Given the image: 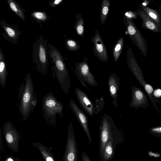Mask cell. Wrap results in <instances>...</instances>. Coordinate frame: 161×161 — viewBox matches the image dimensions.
<instances>
[{
	"mask_svg": "<svg viewBox=\"0 0 161 161\" xmlns=\"http://www.w3.org/2000/svg\"><path fill=\"white\" fill-rule=\"evenodd\" d=\"M48 57L53 64V77L58 81L63 91L69 93L70 81L68 70L64 60L58 49L50 43L48 44Z\"/></svg>",
	"mask_w": 161,
	"mask_h": 161,
	"instance_id": "6da1fadb",
	"label": "cell"
},
{
	"mask_svg": "<svg viewBox=\"0 0 161 161\" xmlns=\"http://www.w3.org/2000/svg\"><path fill=\"white\" fill-rule=\"evenodd\" d=\"M19 98V112L25 121L32 113L37 104V100L34 90L33 84L29 71L25 76V82L20 86L18 92Z\"/></svg>",
	"mask_w": 161,
	"mask_h": 161,
	"instance_id": "7a4b0ae2",
	"label": "cell"
},
{
	"mask_svg": "<svg viewBox=\"0 0 161 161\" xmlns=\"http://www.w3.org/2000/svg\"><path fill=\"white\" fill-rule=\"evenodd\" d=\"M127 59L128 67L140 85L144 88L153 103V107L160 115L161 113L156 105L158 102L159 105L161 103L159 99L156 98L154 95V90L150 84L146 82L143 77L142 70L138 64L133 52L130 47L127 52Z\"/></svg>",
	"mask_w": 161,
	"mask_h": 161,
	"instance_id": "3957f363",
	"label": "cell"
},
{
	"mask_svg": "<svg viewBox=\"0 0 161 161\" xmlns=\"http://www.w3.org/2000/svg\"><path fill=\"white\" fill-rule=\"evenodd\" d=\"M47 39L45 40L41 35L36 38L33 48L32 56L37 69L39 72L45 74L49 65L48 59V47Z\"/></svg>",
	"mask_w": 161,
	"mask_h": 161,
	"instance_id": "277c9868",
	"label": "cell"
},
{
	"mask_svg": "<svg viewBox=\"0 0 161 161\" xmlns=\"http://www.w3.org/2000/svg\"><path fill=\"white\" fill-rule=\"evenodd\" d=\"M63 104L58 101L51 92H49L42 99V109L44 119L49 123L54 125L56 121L57 114L63 118Z\"/></svg>",
	"mask_w": 161,
	"mask_h": 161,
	"instance_id": "5b68a950",
	"label": "cell"
},
{
	"mask_svg": "<svg viewBox=\"0 0 161 161\" xmlns=\"http://www.w3.org/2000/svg\"><path fill=\"white\" fill-rule=\"evenodd\" d=\"M99 130V152L101 158L108 141L111 138L121 134L111 116L106 114L101 119Z\"/></svg>",
	"mask_w": 161,
	"mask_h": 161,
	"instance_id": "8992f818",
	"label": "cell"
},
{
	"mask_svg": "<svg viewBox=\"0 0 161 161\" xmlns=\"http://www.w3.org/2000/svg\"><path fill=\"white\" fill-rule=\"evenodd\" d=\"M127 34L134 43L140 50L145 58L147 52V40L142 36L133 19L123 18Z\"/></svg>",
	"mask_w": 161,
	"mask_h": 161,
	"instance_id": "52a82bcc",
	"label": "cell"
},
{
	"mask_svg": "<svg viewBox=\"0 0 161 161\" xmlns=\"http://www.w3.org/2000/svg\"><path fill=\"white\" fill-rule=\"evenodd\" d=\"M83 58L82 62L76 63L75 72L80 83L90 92L86 83L93 86H97L98 83L90 71L87 59L85 57Z\"/></svg>",
	"mask_w": 161,
	"mask_h": 161,
	"instance_id": "ba28073f",
	"label": "cell"
},
{
	"mask_svg": "<svg viewBox=\"0 0 161 161\" xmlns=\"http://www.w3.org/2000/svg\"><path fill=\"white\" fill-rule=\"evenodd\" d=\"M63 161H77L78 150L72 123H69Z\"/></svg>",
	"mask_w": 161,
	"mask_h": 161,
	"instance_id": "9c48e42d",
	"label": "cell"
},
{
	"mask_svg": "<svg viewBox=\"0 0 161 161\" xmlns=\"http://www.w3.org/2000/svg\"><path fill=\"white\" fill-rule=\"evenodd\" d=\"M132 101L129 103L130 108H134L135 110L141 108L146 109L149 105L147 95L140 88L131 85Z\"/></svg>",
	"mask_w": 161,
	"mask_h": 161,
	"instance_id": "30bf717a",
	"label": "cell"
},
{
	"mask_svg": "<svg viewBox=\"0 0 161 161\" xmlns=\"http://www.w3.org/2000/svg\"><path fill=\"white\" fill-rule=\"evenodd\" d=\"M93 44V54L101 61L104 62L108 61L107 50L104 44L102 37L98 31L95 30V35L91 38Z\"/></svg>",
	"mask_w": 161,
	"mask_h": 161,
	"instance_id": "8fae6325",
	"label": "cell"
},
{
	"mask_svg": "<svg viewBox=\"0 0 161 161\" xmlns=\"http://www.w3.org/2000/svg\"><path fill=\"white\" fill-rule=\"evenodd\" d=\"M69 107L75 114L79 123L85 132L89 143H91L92 140L88 128V120L87 115L79 108L72 98L70 99L69 102Z\"/></svg>",
	"mask_w": 161,
	"mask_h": 161,
	"instance_id": "7c38bea8",
	"label": "cell"
},
{
	"mask_svg": "<svg viewBox=\"0 0 161 161\" xmlns=\"http://www.w3.org/2000/svg\"><path fill=\"white\" fill-rule=\"evenodd\" d=\"M0 25L4 31L2 34L3 37L12 43H17L22 33L16 26L8 23L3 19L0 21Z\"/></svg>",
	"mask_w": 161,
	"mask_h": 161,
	"instance_id": "4fadbf2b",
	"label": "cell"
},
{
	"mask_svg": "<svg viewBox=\"0 0 161 161\" xmlns=\"http://www.w3.org/2000/svg\"><path fill=\"white\" fill-rule=\"evenodd\" d=\"M3 129L4 135L9 145L14 147L17 146L19 136L12 124L9 121H6L3 126Z\"/></svg>",
	"mask_w": 161,
	"mask_h": 161,
	"instance_id": "5bb4252c",
	"label": "cell"
},
{
	"mask_svg": "<svg viewBox=\"0 0 161 161\" xmlns=\"http://www.w3.org/2000/svg\"><path fill=\"white\" fill-rule=\"evenodd\" d=\"M75 89L76 96L80 105L87 113L92 116L95 114V105L80 89L76 87Z\"/></svg>",
	"mask_w": 161,
	"mask_h": 161,
	"instance_id": "9a60e30c",
	"label": "cell"
},
{
	"mask_svg": "<svg viewBox=\"0 0 161 161\" xmlns=\"http://www.w3.org/2000/svg\"><path fill=\"white\" fill-rule=\"evenodd\" d=\"M120 84L119 78L116 74L113 73L109 76L108 81L109 95L113 99L112 104L116 108L118 107V92Z\"/></svg>",
	"mask_w": 161,
	"mask_h": 161,
	"instance_id": "2e32d148",
	"label": "cell"
},
{
	"mask_svg": "<svg viewBox=\"0 0 161 161\" xmlns=\"http://www.w3.org/2000/svg\"><path fill=\"white\" fill-rule=\"evenodd\" d=\"M121 135L111 138L107 143L103 154L100 158L101 161H109L114 154V151L117 143V140L122 138Z\"/></svg>",
	"mask_w": 161,
	"mask_h": 161,
	"instance_id": "e0dca14e",
	"label": "cell"
},
{
	"mask_svg": "<svg viewBox=\"0 0 161 161\" xmlns=\"http://www.w3.org/2000/svg\"><path fill=\"white\" fill-rule=\"evenodd\" d=\"M136 12L142 20L143 28L155 33H160L159 28L154 22L142 9L139 8Z\"/></svg>",
	"mask_w": 161,
	"mask_h": 161,
	"instance_id": "ac0fdd59",
	"label": "cell"
},
{
	"mask_svg": "<svg viewBox=\"0 0 161 161\" xmlns=\"http://www.w3.org/2000/svg\"><path fill=\"white\" fill-rule=\"evenodd\" d=\"M8 75V72L4 56L0 48V84L3 89L5 86Z\"/></svg>",
	"mask_w": 161,
	"mask_h": 161,
	"instance_id": "d6986e66",
	"label": "cell"
},
{
	"mask_svg": "<svg viewBox=\"0 0 161 161\" xmlns=\"http://www.w3.org/2000/svg\"><path fill=\"white\" fill-rule=\"evenodd\" d=\"M140 6L141 8L142 9L154 22L160 31L161 25L159 12L157 10L151 8L147 6L143 5L142 3L140 4Z\"/></svg>",
	"mask_w": 161,
	"mask_h": 161,
	"instance_id": "ffe728a7",
	"label": "cell"
},
{
	"mask_svg": "<svg viewBox=\"0 0 161 161\" xmlns=\"http://www.w3.org/2000/svg\"><path fill=\"white\" fill-rule=\"evenodd\" d=\"M9 8L23 21H25V9L14 0H7Z\"/></svg>",
	"mask_w": 161,
	"mask_h": 161,
	"instance_id": "44dd1931",
	"label": "cell"
},
{
	"mask_svg": "<svg viewBox=\"0 0 161 161\" xmlns=\"http://www.w3.org/2000/svg\"><path fill=\"white\" fill-rule=\"evenodd\" d=\"M124 42V39L123 37H120L116 42L113 46L112 53L113 58L116 62L122 51Z\"/></svg>",
	"mask_w": 161,
	"mask_h": 161,
	"instance_id": "7402d4cb",
	"label": "cell"
},
{
	"mask_svg": "<svg viewBox=\"0 0 161 161\" xmlns=\"http://www.w3.org/2000/svg\"><path fill=\"white\" fill-rule=\"evenodd\" d=\"M110 4L109 0H103L102 1L100 14V19L102 24L104 23L108 17Z\"/></svg>",
	"mask_w": 161,
	"mask_h": 161,
	"instance_id": "603a6c76",
	"label": "cell"
},
{
	"mask_svg": "<svg viewBox=\"0 0 161 161\" xmlns=\"http://www.w3.org/2000/svg\"><path fill=\"white\" fill-rule=\"evenodd\" d=\"M76 19L74 26L77 34L81 37L83 36L84 34V21L82 17V15L77 14L76 15Z\"/></svg>",
	"mask_w": 161,
	"mask_h": 161,
	"instance_id": "cb8c5ba5",
	"label": "cell"
},
{
	"mask_svg": "<svg viewBox=\"0 0 161 161\" xmlns=\"http://www.w3.org/2000/svg\"><path fill=\"white\" fill-rule=\"evenodd\" d=\"M31 15L37 23L44 22L49 19L48 15L44 12L35 11L31 13Z\"/></svg>",
	"mask_w": 161,
	"mask_h": 161,
	"instance_id": "d4e9b609",
	"label": "cell"
},
{
	"mask_svg": "<svg viewBox=\"0 0 161 161\" xmlns=\"http://www.w3.org/2000/svg\"><path fill=\"white\" fill-rule=\"evenodd\" d=\"M65 43V47L69 51H76L80 48L77 41L73 39H67Z\"/></svg>",
	"mask_w": 161,
	"mask_h": 161,
	"instance_id": "484cf974",
	"label": "cell"
},
{
	"mask_svg": "<svg viewBox=\"0 0 161 161\" xmlns=\"http://www.w3.org/2000/svg\"><path fill=\"white\" fill-rule=\"evenodd\" d=\"M105 105L104 98L103 96H102L99 98H96L95 104L94 114H98L101 111Z\"/></svg>",
	"mask_w": 161,
	"mask_h": 161,
	"instance_id": "4316f807",
	"label": "cell"
},
{
	"mask_svg": "<svg viewBox=\"0 0 161 161\" xmlns=\"http://www.w3.org/2000/svg\"><path fill=\"white\" fill-rule=\"evenodd\" d=\"M40 145L38 148L42 155L45 161H55L53 156L46 147Z\"/></svg>",
	"mask_w": 161,
	"mask_h": 161,
	"instance_id": "83f0119b",
	"label": "cell"
},
{
	"mask_svg": "<svg viewBox=\"0 0 161 161\" xmlns=\"http://www.w3.org/2000/svg\"><path fill=\"white\" fill-rule=\"evenodd\" d=\"M149 131L152 135L161 137V125L152 127L149 129Z\"/></svg>",
	"mask_w": 161,
	"mask_h": 161,
	"instance_id": "f1b7e54d",
	"label": "cell"
},
{
	"mask_svg": "<svg viewBox=\"0 0 161 161\" xmlns=\"http://www.w3.org/2000/svg\"><path fill=\"white\" fill-rule=\"evenodd\" d=\"M138 15L136 12H133L131 11H127L125 12L123 16V18H126L129 19H134L137 18Z\"/></svg>",
	"mask_w": 161,
	"mask_h": 161,
	"instance_id": "f546056e",
	"label": "cell"
},
{
	"mask_svg": "<svg viewBox=\"0 0 161 161\" xmlns=\"http://www.w3.org/2000/svg\"><path fill=\"white\" fill-rule=\"evenodd\" d=\"M63 0H51L49 2V4L51 7H56L62 3Z\"/></svg>",
	"mask_w": 161,
	"mask_h": 161,
	"instance_id": "4dcf8cb0",
	"label": "cell"
},
{
	"mask_svg": "<svg viewBox=\"0 0 161 161\" xmlns=\"http://www.w3.org/2000/svg\"><path fill=\"white\" fill-rule=\"evenodd\" d=\"M82 161H92L88 154L85 152H83L81 155Z\"/></svg>",
	"mask_w": 161,
	"mask_h": 161,
	"instance_id": "1f68e13d",
	"label": "cell"
},
{
	"mask_svg": "<svg viewBox=\"0 0 161 161\" xmlns=\"http://www.w3.org/2000/svg\"><path fill=\"white\" fill-rule=\"evenodd\" d=\"M158 11H159V13L160 14V25H161V28H160V33H161V6H160L158 8Z\"/></svg>",
	"mask_w": 161,
	"mask_h": 161,
	"instance_id": "d6a6232c",
	"label": "cell"
},
{
	"mask_svg": "<svg viewBox=\"0 0 161 161\" xmlns=\"http://www.w3.org/2000/svg\"><path fill=\"white\" fill-rule=\"evenodd\" d=\"M6 161H14L13 159L11 158H8L6 160Z\"/></svg>",
	"mask_w": 161,
	"mask_h": 161,
	"instance_id": "836d02e7",
	"label": "cell"
},
{
	"mask_svg": "<svg viewBox=\"0 0 161 161\" xmlns=\"http://www.w3.org/2000/svg\"><path fill=\"white\" fill-rule=\"evenodd\" d=\"M17 161H19V160H18Z\"/></svg>",
	"mask_w": 161,
	"mask_h": 161,
	"instance_id": "e575fe53",
	"label": "cell"
}]
</instances>
